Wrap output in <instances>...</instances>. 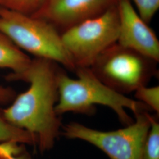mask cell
Wrapping results in <instances>:
<instances>
[{"label":"cell","mask_w":159,"mask_h":159,"mask_svg":"<svg viewBox=\"0 0 159 159\" xmlns=\"http://www.w3.org/2000/svg\"><path fill=\"white\" fill-rule=\"evenodd\" d=\"M56 65L46 59L32 60L28 70L17 80L29 83V89L1 110L12 125L35 137L41 153L53 148L62 127L55 110L58 97Z\"/></svg>","instance_id":"obj_1"},{"label":"cell","mask_w":159,"mask_h":159,"mask_svg":"<svg viewBox=\"0 0 159 159\" xmlns=\"http://www.w3.org/2000/svg\"><path fill=\"white\" fill-rule=\"evenodd\" d=\"M77 79H72L59 70L57 76L58 97L56 112L60 116L68 112L88 116L96 113V106L102 105L112 109L123 125H131L134 120L127 113L129 109L134 113L151 111L143 102L131 99L114 91L104 84L90 67H77Z\"/></svg>","instance_id":"obj_2"},{"label":"cell","mask_w":159,"mask_h":159,"mask_svg":"<svg viewBox=\"0 0 159 159\" xmlns=\"http://www.w3.org/2000/svg\"><path fill=\"white\" fill-rule=\"evenodd\" d=\"M0 32L24 52L75 71V65L63 44L61 33L46 20L0 8Z\"/></svg>","instance_id":"obj_3"},{"label":"cell","mask_w":159,"mask_h":159,"mask_svg":"<svg viewBox=\"0 0 159 159\" xmlns=\"http://www.w3.org/2000/svg\"><path fill=\"white\" fill-rule=\"evenodd\" d=\"M157 62L137 51L114 44L90 68L104 84L122 94L135 91L158 74Z\"/></svg>","instance_id":"obj_4"},{"label":"cell","mask_w":159,"mask_h":159,"mask_svg":"<svg viewBox=\"0 0 159 159\" xmlns=\"http://www.w3.org/2000/svg\"><path fill=\"white\" fill-rule=\"evenodd\" d=\"M119 33L117 5L61 33L63 44L77 67H90L99 55L116 43Z\"/></svg>","instance_id":"obj_5"},{"label":"cell","mask_w":159,"mask_h":159,"mask_svg":"<svg viewBox=\"0 0 159 159\" xmlns=\"http://www.w3.org/2000/svg\"><path fill=\"white\" fill-rule=\"evenodd\" d=\"M135 120L117 130H97L77 122L62 125L64 136L94 145L110 159H142L143 148L150 127L148 111L135 114Z\"/></svg>","instance_id":"obj_6"},{"label":"cell","mask_w":159,"mask_h":159,"mask_svg":"<svg viewBox=\"0 0 159 159\" xmlns=\"http://www.w3.org/2000/svg\"><path fill=\"white\" fill-rule=\"evenodd\" d=\"M119 0H46L32 16L51 23L61 33L117 6Z\"/></svg>","instance_id":"obj_7"},{"label":"cell","mask_w":159,"mask_h":159,"mask_svg":"<svg viewBox=\"0 0 159 159\" xmlns=\"http://www.w3.org/2000/svg\"><path fill=\"white\" fill-rule=\"evenodd\" d=\"M119 33L117 43L159 61V41L153 30L139 16L130 0H119Z\"/></svg>","instance_id":"obj_8"},{"label":"cell","mask_w":159,"mask_h":159,"mask_svg":"<svg viewBox=\"0 0 159 159\" xmlns=\"http://www.w3.org/2000/svg\"><path fill=\"white\" fill-rule=\"evenodd\" d=\"M32 60L0 32V68L12 71L8 79L17 80L29 68Z\"/></svg>","instance_id":"obj_9"},{"label":"cell","mask_w":159,"mask_h":159,"mask_svg":"<svg viewBox=\"0 0 159 159\" xmlns=\"http://www.w3.org/2000/svg\"><path fill=\"white\" fill-rule=\"evenodd\" d=\"M14 142L37 146L35 137L28 131L10 123L0 110V143Z\"/></svg>","instance_id":"obj_10"},{"label":"cell","mask_w":159,"mask_h":159,"mask_svg":"<svg viewBox=\"0 0 159 159\" xmlns=\"http://www.w3.org/2000/svg\"><path fill=\"white\" fill-rule=\"evenodd\" d=\"M142 159H159V123L151 115L150 127L143 148Z\"/></svg>","instance_id":"obj_11"},{"label":"cell","mask_w":159,"mask_h":159,"mask_svg":"<svg viewBox=\"0 0 159 159\" xmlns=\"http://www.w3.org/2000/svg\"><path fill=\"white\" fill-rule=\"evenodd\" d=\"M46 0H0V8L33 16L38 11Z\"/></svg>","instance_id":"obj_12"},{"label":"cell","mask_w":159,"mask_h":159,"mask_svg":"<svg viewBox=\"0 0 159 159\" xmlns=\"http://www.w3.org/2000/svg\"><path fill=\"white\" fill-rule=\"evenodd\" d=\"M134 92V96L137 101L143 102L151 110H153L159 115V86L148 87L146 85H143L138 88Z\"/></svg>","instance_id":"obj_13"},{"label":"cell","mask_w":159,"mask_h":159,"mask_svg":"<svg viewBox=\"0 0 159 159\" xmlns=\"http://www.w3.org/2000/svg\"><path fill=\"white\" fill-rule=\"evenodd\" d=\"M136 7V11L143 20L151 22L159 8V0H130Z\"/></svg>","instance_id":"obj_14"},{"label":"cell","mask_w":159,"mask_h":159,"mask_svg":"<svg viewBox=\"0 0 159 159\" xmlns=\"http://www.w3.org/2000/svg\"><path fill=\"white\" fill-rule=\"evenodd\" d=\"M20 144L14 142L0 143V159H30L22 154Z\"/></svg>","instance_id":"obj_15"},{"label":"cell","mask_w":159,"mask_h":159,"mask_svg":"<svg viewBox=\"0 0 159 159\" xmlns=\"http://www.w3.org/2000/svg\"><path fill=\"white\" fill-rule=\"evenodd\" d=\"M17 95L16 91L9 87L0 85V104L11 102Z\"/></svg>","instance_id":"obj_16"}]
</instances>
